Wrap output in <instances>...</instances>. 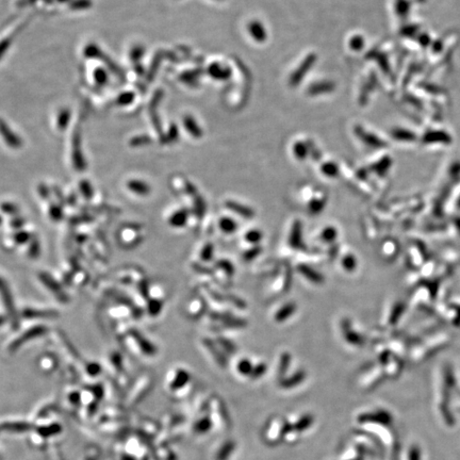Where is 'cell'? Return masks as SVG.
<instances>
[{"mask_svg":"<svg viewBox=\"0 0 460 460\" xmlns=\"http://www.w3.org/2000/svg\"><path fill=\"white\" fill-rule=\"evenodd\" d=\"M335 237H337V230H335L334 227H327L323 229L322 235H321V239L325 241V242H332Z\"/></svg>","mask_w":460,"mask_h":460,"instance_id":"6","label":"cell"},{"mask_svg":"<svg viewBox=\"0 0 460 460\" xmlns=\"http://www.w3.org/2000/svg\"><path fill=\"white\" fill-rule=\"evenodd\" d=\"M186 221H187V214L181 212V211H177V212L173 213L169 218L170 224L175 226V227H181V226H184L186 224Z\"/></svg>","mask_w":460,"mask_h":460,"instance_id":"3","label":"cell"},{"mask_svg":"<svg viewBox=\"0 0 460 460\" xmlns=\"http://www.w3.org/2000/svg\"><path fill=\"white\" fill-rule=\"evenodd\" d=\"M261 239V232L258 230L252 229L245 235V240L250 243H258Z\"/></svg>","mask_w":460,"mask_h":460,"instance_id":"7","label":"cell"},{"mask_svg":"<svg viewBox=\"0 0 460 460\" xmlns=\"http://www.w3.org/2000/svg\"><path fill=\"white\" fill-rule=\"evenodd\" d=\"M0 130H1L5 135H8V133H6V132H5V130L3 129V125H2V124H1V126H0ZM6 140H8V142H9L10 144H13L12 146H19V141L16 140V137L14 136L11 132H9V136L6 137Z\"/></svg>","mask_w":460,"mask_h":460,"instance_id":"10","label":"cell"},{"mask_svg":"<svg viewBox=\"0 0 460 460\" xmlns=\"http://www.w3.org/2000/svg\"><path fill=\"white\" fill-rule=\"evenodd\" d=\"M298 271L301 272V274L304 277H306L307 279H309L313 283H320V282H322V280H323L322 276H321L320 274H318V272L313 271V269L311 267H309V266H306V265L298 266Z\"/></svg>","mask_w":460,"mask_h":460,"instance_id":"1","label":"cell"},{"mask_svg":"<svg viewBox=\"0 0 460 460\" xmlns=\"http://www.w3.org/2000/svg\"><path fill=\"white\" fill-rule=\"evenodd\" d=\"M299 221H296L295 224L293 225V227H292V232H291V236H290V242L292 244V246H296L297 244L299 245V243H301V226H299Z\"/></svg>","mask_w":460,"mask_h":460,"instance_id":"5","label":"cell"},{"mask_svg":"<svg viewBox=\"0 0 460 460\" xmlns=\"http://www.w3.org/2000/svg\"><path fill=\"white\" fill-rule=\"evenodd\" d=\"M342 265L344 267L346 271H353L356 266V261L355 258L352 255H347L345 258H343L342 260Z\"/></svg>","mask_w":460,"mask_h":460,"instance_id":"8","label":"cell"},{"mask_svg":"<svg viewBox=\"0 0 460 460\" xmlns=\"http://www.w3.org/2000/svg\"><path fill=\"white\" fill-rule=\"evenodd\" d=\"M295 311V305L294 304H287L282 306V308H280L276 313V321L277 322H282V321H286L288 318H290L293 312Z\"/></svg>","mask_w":460,"mask_h":460,"instance_id":"2","label":"cell"},{"mask_svg":"<svg viewBox=\"0 0 460 460\" xmlns=\"http://www.w3.org/2000/svg\"><path fill=\"white\" fill-rule=\"evenodd\" d=\"M212 250H213L212 246H211V245H207L206 248H203V252H202V254H201V255H202L201 257H202L204 260H208V259L210 258L211 254H212Z\"/></svg>","mask_w":460,"mask_h":460,"instance_id":"11","label":"cell"},{"mask_svg":"<svg viewBox=\"0 0 460 460\" xmlns=\"http://www.w3.org/2000/svg\"><path fill=\"white\" fill-rule=\"evenodd\" d=\"M130 189L132 190V191L138 193V194H146L148 191V188L146 185L142 184V182H132V184H130Z\"/></svg>","mask_w":460,"mask_h":460,"instance_id":"9","label":"cell"},{"mask_svg":"<svg viewBox=\"0 0 460 460\" xmlns=\"http://www.w3.org/2000/svg\"><path fill=\"white\" fill-rule=\"evenodd\" d=\"M220 228L226 233H232L237 229V224L229 217H223L220 220Z\"/></svg>","mask_w":460,"mask_h":460,"instance_id":"4","label":"cell"}]
</instances>
